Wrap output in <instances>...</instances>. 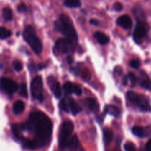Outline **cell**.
Returning <instances> with one entry per match:
<instances>
[{
    "mask_svg": "<svg viewBox=\"0 0 151 151\" xmlns=\"http://www.w3.org/2000/svg\"><path fill=\"white\" fill-rule=\"evenodd\" d=\"M116 69H117V70H115V71H116V72H117L119 75H121V74H122V69H121V68H119V67H117V68H116Z\"/></svg>",
    "mask_w": 151,
    "mask_h": 151,
    "instance_id": "74e56055",
    "label": "cell"
},
{
    "mask_svg": "<svg viewBox=\"0 0 151 151\" xmlns=\"http://www.w3.org/2000/svg\"><path fill=\"white\" fill-rule=\"evenodd\" d=\"M132 133H134L135 136H138V137H146V136H149L150 133H147L145 130V129L140 126H135L132 128Z\"/></svg>",
    "mask_w": 151,
    "mask_h": 151,
    "instance_id": "e0dca14e",
    "label": "cell"
},
{
    "mask_svg": "<svg viewBox=\"0 0 151 151\" xmlns=\"http://www.w3.org/2000/svg\"><path fill=\"white\" fill-rule=\"evenodd\" d=\"M124 147H125V151H137L135 145L131 142H128L125 144Z\"/></svg>",
    "mask_w": 151,
    "mask_h": 151,
    "instance_id": "4dcf8cb0",
    "label": "cell"
},
{
    "mask_svg": "<svg viewBox=\"0 0 151 151\" xmlns=\"http://www.w3.org/2000/svg\"><path fill=\"white\" fill-rule=\"evenodd\" d=\"M2 15L3 17H4V19L6 21H10L13 19V11L8 7H6L4 8H3Z\"/></svg>",
    "mask_w": 151,
    "mask_h": 151,
    "instance_id": "603a6c76",
    "label": "cell"
},
{
    "mask_svg": "<svg viewBox=\"0 0 151 151\" xmlns=\"http://www.w3.org/2000/svg\"><path fill=\"white\" fill-rule=\"evenodd\" d=\"M127 98L130 102L138 106L139 108L143 112H150L151 111L150 104L142 95H139L135 92L128 91L127 93Z\"/></svg>",
    "mask_w": 151,
    "mask_h": 151,
    "instance_id": "5b68a950",
    "label": "cell"
},
{
    "mask_svg": "<svg viewBox=\"0 0 151 151\" xmlns=\"http://www.w3.org/2000/svg\"><path fill=\"white\" fill-rule=\"evenodd\" d=\"M118 25L122 27L124 29H131L132 28L133 22L131 17L128 15H123V16H119L116 21Z\"/></svg>",
    "mask_w": 151,
    "mask_h": 151,
    "instance_id": "8fae6325",
    "label": "cell"
},
{
    "mask_svg": "<svg viewBox=\"0 0 151 151\" xmlns=\"http://www.w3.org/2000/svg\"><path fill=\"white\" fill-rule=\"evenodd\" d=\"M128 76L130 81H131V84H132V86L136 85V84H137V82H138V78L136 76L135 74L133 73H130Z\"/></svg>",
    "mask_w": 151,
    "mask_h": 151,
    "instance_id": "f1b7e54d",
    "label": "cell"
},
{
    "mask_svg": "<svg viewBox=\"0 0 151 151\" xmlns=\"http://www.w3.org/2000/svg\"><path fill=\"white\" fill-rule=\"evenodd\" d=\"M85 103L86 105L91 110L92 112L97 113L99 111V105L97 102V101L93 98H87L85 99Z\"/></svg>",
    "mask_w": 151,
    "mask_h": 151,
    "instance_id": "5bb4252c",
    "label": "cell"
},
{
    "mask_svg": "<svg viewBox=\"0 0 151 151\" xmlns=\"http://www.w3.org/2000/svg\"><path fill=\"white\" fill-rule=\"evenodd\" d=\"M147 24L143 22H139L134 32V39L137 44H141L145 38L147 33Z\"/></svg>",
    "mask_w": 151,
    "mask_h": 151,
    "instance_id": "ba28073f",
    "label": "cell"
},
{
    "mask_svg": "<svg viewBox=\"0 0 151 151\" xmlns=\"http://www.w3.org/2000/svg\"><path fill=\"white\" fill-rule=\"evenodd\" d=\"M73 93L78 96H81L82 94V89L78 84H73Z\"/></svg>",
    "mask_w": 151,
    "mask_h": 151,
    "instance_id": "d6a6232c",
    "label": "cell"
},
{
    "mask_svg": "<svg viewBox=\"0 0 151 151\" xmlns=\"http://www.w3.org/2000/svg\"><path fill=\"white\" fill-rule=\"evenodd\" d=\"M145 149L147 151H151V139L147 142V143L146 144Z\"/></svg>",
    "mask_w": 151,
    "mask_h": 151,
    "instance_id": "d590c367",
    "label": "cell"
},
{
    "mask_svg": "<svg viewBox=\"0 0 151 151\" xmlns=\"http://www.w3.org/2000/svg\"><path fill=\"white\" fill-rule=\"evenodd\" d=\"M22 142H23V145L25 148L33 150L38 147L37 144L36 142H35V140H29V139H24Z\"/></svg>",
    "mask_w": 151,
    "mask_h": 151,
    "instance_id": "ffe728a7",
    "label": "cell"
},
{
    "mask_svg": "<svg viewBox=\"0 0 151 151\" xmlns=\"http://www.w3.org/2000/svg\"><path fill=\"white\" fill-rule=\"evenodd\" d=\"M64 5L68 7H79L81 5V0H65Z\"/></svg>",
    "mask_w": 151,
    "mask_h": 151,
    "instance_id": "7402d4cb",
    "label": "cell"
},
{
    "mask_svg": "<svg viewBox=\"0 0 151 151\" xmlns=\"http://www.w3.org/2000/svg\"><path fill=\"white\" fill-rule=\"evenodd\" d=\"M11 36V31L7 30L5 28H0V38L1 39H6Z\"/></svg>",
    "mask_w": 151,
    "mask_h": 151,
    "instance_id": "cb8c5ba5",
    "label": "cell"
},
{
    "mask_svg": "<svg viewBox=\"0 0 151 151\" xmlns=\"http://www.w3.org/2000/svg\"><path fill=\"white\" fill-rule=\"evenodd\" d=\"M94 38L97 39V41L100 43L102 45H105V44H108L109 41V38L108 36H106V34L103 33L102 32H96L94 35Z\"/></svg>",
    "mask_w": 151,
    "mask_h": 151,
    "instance_id": "2e32d148",
    "label": "cell"
},
{
    "mask_svg": "<svg viewBox=\"0 0 151 151\" xmlns=\"http://www.w3.org/2000/svg\"><path fill=\"white\" fill-rule=\"evenodd\" d=\"M81 77H82L83 79L85 80V81L89 80L90 78H91V73H90L89 70H88V69H86V68H85V69L82 71V73H81Z\"/></svg>",
    "mask_w": 151,
    "mask_h": 151,
    "instance_id": "83f0119b",
    "label": "cell"
},
{
    "mask_svg": "<svg viewBox=\"0 0 151 151\" xmlns=\"http://www.w3.org/2000/svg\"><path fill=\"white\" fill-rule=\"evenodd\" d=\"M11 129L12 132H13V135H14V136L16 137V139H22V137H21V132H22V127H21V124H13L11 127Z\"/></svg>",
    "mask_w": 151,
    "mask_h": 151,
    "instance_id": "44dd1931",
    "label": "cell"
},
{
    "mask_svg": "<svg viewBox=\"0 0 151 151\" xmlns=\"http://www.w3.org/2000/svg\"><path fill=\"white\" fill-rule=\"evenodd\" d=\"M90 24H91V25L97 26V25H98L99 22H98V21L96 20V19H91V20H90Z\"/></svg>",
    "mask_w": 151,
    "mask_h": 151,
    "instance_id": "8d00e7d4",
    "label": "cell"
},
{
    "mask_svg": "<svg viewBox=\"0 0 151 151\" xmlns=\"http://www.w3.org/2000/svg\"><path fill=\"white\" fill-rule=\"evenodd\" d=\"M22 130H27L35 134V142L38 147L44 146L50 142L52 133V123L48 116L41 111H34L29 120L21 124Z\"/></svg>",
    "mask_w": 151,
    "mask_h": 151,
    "instance_id": "6da1fadb",
    "label": "cell"
},
{
    "mask_svg": "<svg viewBox=\"0 0 151 151\" xmlns=\"http://www.w3.org/2000/svg\"><path fill=\"white\" fill-rule=\"evenodd\" d=\"M130 65H131V68L137 69V68H139L140 66V61L138 59H132V60L130 62Z\"/></svg>",
    "mask_w": 151,
    "mask_h": 151,
    "instance_id": "f546056e",
    "label": "cell"
},
{
    "mask_svg": "<svg viewBox=\"0 0 151 151\" xmlns=\"http://www.w3.org/2000/svg\"><path fill=\"white\" fill-rule=\"evenodd\" d=\"M68 103V107H69V110H70V112L73 114L74 115H78V113L81 112V107L79 106L78 103H77L75 101H74L72 99H69V100H67Z\"/></svg>",
    "mask_w": 151,
    "mask_h": 151,
    "instance_id": "7c38bea8",
    "label": "cell"
},
{
    "mask_svg": "<svg viewBox=\"0 0 151 151\" xmlns=\"http://www.w3.org/2000/svg\"><path fill=\"white\" fill-rule=\"evenodd\" d=\"M17 10L20 13H24V12H26L27 10V5L24 3H21L17 7Z\"/></svg>",
    "mask_w": 151,
    "mask_h": 151,
    "instance_id": "836d02e7",
    "label": "cell"
},
{
    "mask_svg": "<svg viewBox=\"0 0 151 151\" xmlns=\"http://www.w3.org/2000/svg\"><path fill=\"white\" fill-rule=\"evenodd\" d=\"M30 91L32 96L38 102H42L44 101L43 94V81L41 76H36L32 79L30 84Z\"/></svg>",
    "mask_w": 151,
    "mask_h": 151,
    "instance_id": "8992f818",
    "label": "cell"
},
{
    "mask_svg": "<svg viewBox=\"0 0 151 151\" xmlns=\"http://www.w3.org/2000/svg\"><path fill=\"white\" fill-rule=\"evenodd\" d=\"M55 27L58 31L61 33L65 37L76 42L78 40V34L75 29L73 23L70 18L66 14H61L59 20L56 21Z\"/></svg>",
    "mask_w": 151,
    "mask_h": 151,
    "instance_id": "7a4b0ae2",
    "label": "cell"
},
{
    "mask_svg": "<svg viewBox=\"0 0 151 151\" xmlns=\"http://www.w3.org/2000/svg\"><path fill=\"white\" fill-rule=\"evenodd\" d=\"M19 93L21 96L24 98L28 97V93H27V87L26 84H22L19 87Z\"/></svg>",
    "mask_w": 151,
    "mask_h": 151,
    "instance_id": "484cf974",
    "label": "cell"
},
{
    "mask_svg": "<svg viewBox=\"0 0 151 151\" xmlns=\"http://www.w3.org/2000/svg\"><path fill=\"white\" fill-rule=\"evenodd\" d=\"M104 113H109L110 115H114L116 118H118L120 115L121 112L120 110L114 105H107L104 109Z\"/></svg>",
    "mask_w": 151,
    "mask_h": 151,
    "instance_id": "9a60e30c",
    "label": "cell"
},
{
    "mask_svg": "<svg viewBox=\"0 0 151 151\" xmlns=\"http://www.w3.org/2000/svg\"><path fill=\"white\" fill-rule=\"evenodd\" d=\"M114 138V133L111 129L106 128L103 132V139L106 145H109L112 142Z\"/></svg>",
    "mask_w": 151,
    "mask_h": 151,
    "instance_id": "ac0fdd59",
    "label": "cell"
},
{
    "mask_svg": "<svg viewBox=\"0 0 151 151\" xmlns=\"http://www.w3.org/2000/svg\"><path fill=\"white\" fill-rule=\"evenodd\" d=\"M68 62H69V64H71L72 62V56H69L68 57Z\"/></svg>",
    "mask_w": 151,
    "mask_h": 151,
    "instance_id": "f35d334b",
    "label": "cell"
},
{
    "mask_svg": "<svg viewBox=\"0 0 151 151\" xmlns=\"http://www.w3.org/2000/svg\"><path fill=\"white\" fill-rule=\"evenodd\" d=\"M23 37L26 42L29 44L32 50L36 54H40L42 52V42L37 36L35 30L33 27L27 26L23 33Z\"/></svg>",
    "mask_w": 151,
    "mask_h": 151,
    "instance_id": "3957f363",
    "label": "cell"
},
{
    "mask_svg": "<svg viewBox=\"0 0 151 151\" xmlns=\"http://www.w3.org/2000/svg\"><path fill=\"white\" fill-rule=\"evenodd\" d=\"M25 108V105L22 101H17L16 102H15L14 105L13 106V113L16 115L18 114L22 113L24 111Z\"/></svg>",
    "mask_w": 151,
    "mask_h": 151,
    "instance_id": "d6986e66",
    "label": "cell"
},
{
    "mask_svg": "<svg viewBox=\"0 0 151 151\" xmlns=\"http://www.w3.org/2000/svg\"><path fill=\"white\" fill-rule=\"evenodd\" d=\"M63 90L66 95H70L71 93H73V84L69 81L66 82L63 85Z\"/></svg>",
    "mask_w": 151,
    "mask_h": 151,
    "instance_id": "d4e9b609",
    "label": "cell"
},
{
    "mask_svg": "<svg viewBox=\"0 0 151 151\" xmlns=\"http://www.w3.org/2000/svg\"><path fill=\"white\" fill-rule=\"evenodd\" d=\"M59 107L60 108V110H62L63 111L65 112H69V107H68V103L67 101L65 99H63L62 100H60V103H59Z\"/></svg>",
    "mask_w": 151,
    "mask_h": 151,
    "instance_id": "4316f807",
    "label": "cell"
},
{
    "mask_svg": "<svg viewBox=\"0 0 151 151\" xmlns=\"http://www.w3.org/2000/svg\"><path fill=\"white\" fill-rule=\"evenodd\" d=\"M139 84L143 88L151 90V80L145 73L141 72V78L139 80Z\"/></svg>",
    "mask_w": 151,
    "mask_h": 151,
    "instance_id": "4fadbf2b",
    "label": "cell"
},
{
    "mask_svg": "<svg viewBox=\"0 0 151 151\" xmlns=\"http://www.w3.org/2000/svg\"><path fill=\"white\" fill-rule=\"evenodd\" d=\"M74 126L72 121H65L62 123L58 136V144L61 149L69 147L70 144Z\"/></svg>",
    "mask_w": 151,
    "mask_h": 151,
    "instance_id": "277c9868",
    "label": "cell"
},
{
    "mask_svg": "<svg viewBox=\"0 0 151 151\" xmlns=\"http://www.w3.org/2000/svg\"><path fill=\"white\" fill-rule=\"evenodd\" d=\"M113 8L114 10H116V11H121V10H122V8H123V6H122V4H121L120 2L116 1V2L114 3V4Z\"/></svg>",
    "mask_w": 151,
    "mask_h": 151,
    "instance_id": "e575fe53",
    "label": "cell"
},
{
    "mask_svg": "<svg viewBox=\"0 0 151 151\" xmlns=\"http://www.w3.org/2000/svg\"><path fill=\"white\" fill-rule=\"evenodd\" d=\"M48 84L56 98H60L62 95V89L60 84L53 76H50L47 79Z\"/></svg>",
    "mask_w": 151,
    "mask_h": 151,
    "instance_id": "30bf717a",
    "label": "cell"
},
{
    "mask_svg": "<svg viewBox=\"0 0 151 151\" xmlns=\"http://www.w3.org/2000/svg\"><path fill=\"white\" fill-rule=\"evenodd\" d=\"M75 41H72L69 38H63L58 40L55 45V49L57 52L61 53H66L72 51L75 47Z\"/></svg>",
    "mask_w": 151,
    "mask_h": 151,
    "instance_id": "52a82bcc",
    "label": "cell"
},
{
    "mask_svg": "<svg viewBox=\"0 0 151 151\" xmlns=\"http://www.w3.org/2000/svg\"><path fill=\"white\" fill-rule=\"evenodd\" d=\"M0 88L8 94H13L17 90L18 85L13 80L8 78H0Z\"/></svg>",
    "mask_w": 151,
    "mask_h": 151,
    "instance_id": "9c48e42d",
    "label": "cell"
},
{
    "mask_svg": "<svg viewBox=\"0 0 151 151\" xmlns=\"http://www.w3.org/2000/svg\"><path fill=\"white\" fill-rule=\"evenodd\" d=\"M22 68H23V66H22V64L21 63L20 61L16 60L13 62V68H14V70L16 71L19 72V71L22 70Z\"/></svg>",
    "mask_w": 151,
    "mask_h": 151,
    "instance_id": "1f68e13d",
    "label": "cell"
}]
</instances>
